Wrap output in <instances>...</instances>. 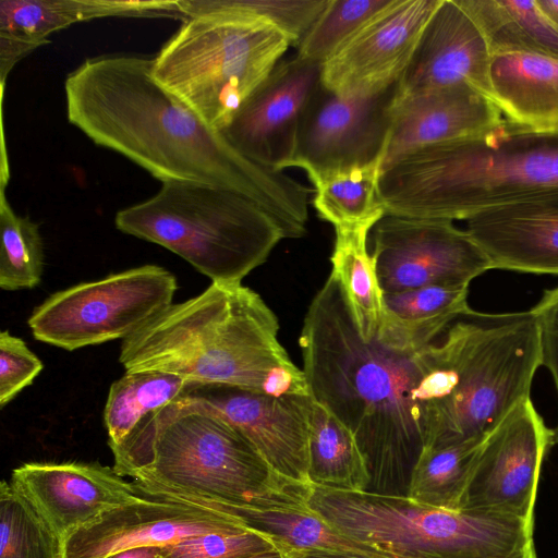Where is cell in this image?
<instances>
[{
  "mask_svg": "<svg viewBox=\"0 0 558 558\" xmlns=\"http://www.w3.org/2000/svg\"><path fill=\"white\" fill-rule=\"evenodd\" d=\"M11 486L64 541L107 511L141 496L134 482L98 462H29L13 470Z\"/></svg>",
  "mask_w": 558,
  "mask_h": 558,
  "instance_id": "17",
  "label": "cell"
},
{
  "mask_svg": "<svg viewBox=\"0 0 558 558\" xmlns=\"http://www.w3.org/2000/svg\"><path fill=\"white\" fill-rule=\"evenodd\" d=\"M484 35L492 56L541 52L558 57V32L536 0H457Z\"/></svg>",
  "mask_w": 558,
  "mask_h": 558,
  "instance_id": "27",
  "label": "cell"
},
{
  "mask_svg": "<svg viewBox=\"0 0 558 558\" xmlns=\"http://www.w3.org/2000/svg\"><path fill=\"white\" fill-rule=\"evenodd\" d=\"M292 45L269 22L243 14L190 17L151 63L155 81L209 126L223 130Z\"/></svg>",
  "mask_w": 558,
  "mask_h": 558,
  "instance_id": "9",
  "label": "cell"
},
{
  "mask_svg": "<svg viewBox=\"0 0 558 558\" xmlns=\"http://www.w3.org/2000/svg\"><path fill=\"white\" fill-rule=\"evenodd\" d=\"M0 558H62V543L16 493L0 485Z\"/></svg>",
  "mask_w": 558,
  "mask_h": 558,
  "instance_id": "34",
  "label": "cell"
},
{
  "mask_svg": "<svg viewBox=\"0 0 558 558\" xmlns=\"http://www.w3.org/2000/svg\"><path fill=\"white\" fill-rule=\"evenodd\" d=\"M320 87V63L296 54L281 60L220 132L250 160L284 171L294 155L302 118Z\"/></svg>",
  "mask_w": 558,
  "mask_h": 558,
  "instance_id": "15",
  "label": "cell"
},
{
  "mask_svg": "<svg viewBox=\"0 0 558 558\" xmlns=\"http://www.w3.org/2000/svg\"><path fill=\"white\" fill-rule=\"evenodd\" d=\"M537 5L558 32V0H536Z\"/></svg>",
  "mask_w": 558,
  "mask_h": 558,
  "instance_id": "41",
  "label": "cell"
},
{
  "mask_svg": "<svg viewBox=\"0 0 558 558\" xmlns=\"http://www.w3.org/2000/svg\"><path fill=\"white\" fill-rule=\"evenodd\" d=\"M44 242L38 225L15 214L5 197L0 196V287L5 291L33 289L43 277Z\"/></svg>",
  "mask_w": 558,
  "mask_h": 558,
  "instance_id": "32",
  "label": "cell"
},
{
  "mask_svg": "<svg viewBox=\"0 0 558 558\" xmlns=\"http://www.w3.org/2000/svg\"><path fill=\"white\" fill-rule=\"evenodd\" d=\"M378 198L386 215L449 221L558 198V129L504 118L483 133L416 148L381 168Z\"/></svg>",
  "mask_w": 558,
  "mask_h": 558,
  "instance_id": "5",
  "label": "cell"
},
{
  "mask_svg": "<svg viewBox=\"0 0 558 558\" xmlns=\"http://www.w3.org/2000/svg\"><path fill=\"white\" fill-rule=\"evenodd\" d=\"M532 311L538 323L542 365L549 371L558 396V286L545 291ZM553 444L558 445V423Z\"/></svg>",
  "mask_w": 558,
  "mask_h": 558,
  "instance_id": "38",
  "label": "cell"
},
{
  "mask_svg": "<svg viewBox=\"0 0 558 558\" xmlns=\"http://www.w3.org/2000/svg\"><path fill=\"white\" fill-rule=\"evenodd\" d=\"M123 233L179 255L211 282L239 283L287 239L262 206L236 192L194 181H168L148 199L119 210Z\"/></svg>",
  "mask_w": 558,
  "mask_h": 558,
  "instance_id": "7",
  "label": "cell"
},
{
  "mask_svg": "<svg viewBox=\"0 0 558 558\" xmlns=\"http://www.w3.org/2000/svg\"><path fill=\"white\" fill-rule=\"evenodd\" d=\"M502 119L488 97L466 84L407 97L397 90L383 167L416 148L483 133Z\"/></svg>",
  "mask_w": 558,
  "mask_h": 558,
  "instance_id": "20",
  "label": "cell"
},
{
  "mask_svg": "<svg viewBox=\"0 0 558 558\" xmlns=\"http://www.w3.org/2000/svg\"><path fill=\"white\" fill-rule=\"evenodd\" d=\"M142 495L235 507H304L310 485L277 474L247 437L205 401L183 396L147 415L111 450Z\"/></svg>",
  "mask_w": 558,
  "mask_h": 558,
  "instance_id": "4",
  "label": "cell"
},
{
  "mask_svg": "<svg viewBox=\"0 0 558 558\" xmlns=\"http://www.w3.org/2000/svg\"><path fill=\"white\" fill-rule=\"evenodd\" d=\"M187 396L216 409L283 478L310 485L311 396L272 397L228 385L191 384Z\"/></svg>",
  "mask_w": 558,
  "mask_h": 558,
  "instance_id": "18",
  "label": "cell"
},
{
  "mask_svg": "<svg viewBox=\"0 0 558 558\" xmlns=\"http://www.w3.org/2000/svg\"><path fill=\"white\" fill-rule=\"evenodd\" d=\"M328 0H179L186 19L218 13L250 15L275 25L296 46Z\"/></svg>",
  "mask_w": 558,
  "mask_h": 558,
  "instance_id": "33",
  "label": "cell"
},
{
  "mask_svg": "<svg viewBox=\"0 0 558 558\" xmlns=\"http://www.w3.org/2000/svg\"><path fill=\"white\" fill-rule=\"evenodd\" d=\"M191 384L163 372H125L112 383L104 410L111 450L122 446L150 413L186 395Z\"/></svg>",
  "mask_w": 558,
  "mask_h": 558,
  "instance_id": "29",
  "label": "cell"
},
{
  "mask_svg": "<svg viewBox=\"0 0 558 558\" xmlns=\"http://www.w3.org/2000/svg\"><path fill=\"white\" fill-rule=\"evenodd\" d=\"M440 0H393L322 64V86L339 96H372L396 85Z\"/></svg>",
  "mask_w": 558,
  "mask_h": 558,
  "instance_id": "14",
  "label": "cell"
},
{
  "mask_svg": "<svg viewBox=\"0 0 558 558\" xmlns=\"http://www.w3.org/2000/svg\"><path fill=\"white\" fill-rule=\"evenodd\" d=\"M378 221L335 227L330 275L339 282L355 325L365 340L376 337L383 318L384 293L375 263L367 251V236Z\"/></svg>",
  "mask_w": 558,
  "mask_h": 558,
  "instance_id": "26",
  "label": "cell"
},
{
  "mask_svg": "<svg viewBox=\"0 0 558 558\" xmlns=\"http://www.w3.org/2000/svg\"><path fill=\"white\" fill-rule=\"evenodd\" d=\"M278 331L277 316L254 290L211 282L122 340L119 362L125 372L170 373L190 384L311 396L304 371L291 361Z\"/></svg>",
  "mask_w": 558,
  "mask_h": 558,
  "instance_id": "3",
  "label": "cell"
},
{
  "mask_svg": "<svg viewBox=\"0 0 558 558\" xmlns=\"http://www.w3.org/2000/svg\"><path fill=\"white\" fill-rule=\"evenodd\" d=\"M554 446L531 398L520 403L483 441L461 510L534 521L544 458Z\"/></svg>",
  "mask_w": 558,
  "mask_h": 558,
  "instance_id": "12",
  "label": "cell"
},
{
  "mask_svg": "<svg viewBox=\"0 0 558 558\" xmlns=\"http://www.w3.org/2000/svg\"><path fill=\"white\" fill-rule=\"evenodd\" d=\"M384 294L435 284H469L490 270L484 252L453 221L385 215L372 229Z\"/></svg>",
  "mask_w": 558,
  "mask_h": 558,
  "instance_id": "11",
  "label": "cell"
},
{
  "mask_svg": "<svg viewBox=\"0 0 558 558\" xmlns=\"http://www.w3.org/2000/svg\"><path fill=\"white\" fill-rule=\"evenodd\" d=\"M169 546H146L125 549L107 556L106 558H165Z\"/></svg>",
  "mask_w": 558,
  "mask_h": 558,
  "instance_id": "39",
  "label": "cell"
},
{
  "mask_svg": "<svg viewBox=\"0 0 558 558\" xmlns=\"http://www.w3.org/2000/svg\"><path fill=\"white\" fill-rule=\"evenodd\" d=\"M245 527L239 520L190 501L142 495L80 529L62 545V558H106L118 551L168 546L187 537Z\"/></svg>",
  "mask_w": 558,
  "mask_h": 558,
  "instance_id": "16",
  "label": "cell"
},
{
  "mask_svg": "<svg viewBox=\"0 0 558 558\" xmlns=\"http://www.w3.org/2000/svg\"><path fill=\"white\" fill-rule=\"evenodd\" d=\"M44 364L26 343L8 330L0 333V407H5L43 371Z\"/></svg>",
  "mask_w": 558,
  "mask_h": 558,
  "instance_id": "37",
  "label": "cell"
},
{
  "mask_svg": "<svg viewBox=\"0 0 558 558\" xmlns=\"http://www.w3.org/2000/svg\"><path fill=\"white\" fill-rule=\"evenodd\" d=\"M276 547L270 537L245 526L187 537L170 545L165 558H250Z\"/></svg>",
  "mask_w": 558,
  "mask_h": 558,
  "instance_id": "36",
  "label": "cell"
},
{
  "mask_svg": "<svg viewBox=\"0 0 558 558\" xmlns=\"http://www.w3.org/2000/svg\"><path fill=\"white\" fill-rule=\"evenodd\" d=\"M393 0H328L327 5L296 45L301 59L323 64L354 33Z\"/></svg>",
  "mask_w": 558,
  "mask_h": 558,
  "instance_id": "35",
  "label": "cell"
},
{
  "mask_svg": "<svg viewBox=\"0 0 558 558\" xmlns=\"http://www.w3.org/2000/svg\"><path fill=\"white\" fill-rule=\"evenodd\" d=\"M226 513L270 537L284 550H318L354 558H399L374 545L352 538L328 524L307 506L255 508L191 501Z\"/></svg>",
  "mask_w": 558,
  "mask_h": 558,
  "instance_id": "24",
  "label": "cell"
},
{
  "mask_svg": "<svg viewBox=\"0 0 558 558\" xmlns=\"http://www.w3.org/2000/svg\"><path fill=\"white\" fill-rule=\"evenodd\" d=\"M429 354L425 448L484 440L531 398L542 365L537 318L532 308H470L429 344Z\"/></svg>",
  "mask_w": 558,
  "mask_h": 558,
  "instance_id": "6",
  "label": "cell"
},
{
  "mask_svg": "<svg viewBox=\"0 0 558 558\" xmlns=\"http://www.w3.org/2000/svg\"><path fill=\"white\" fill-rule=\"evenodd\" d=\"M177 289L169 270L144 265L51 294L27 324L36 340L66 351L124 340L170 305Z\"/></svg>",
  "mask_w": 558,
  "mask_h": 558,
  "instance_id": "10",
  "label": "cell"
},
{
  "mask_svg": "<svg viewBox=\"0 0 558 558\" xmlns=\"http://www.w3.org/2000/svg\"><path fill=\"white\" fill-rule=\"evenodd\" d=\"M306 506L339 532L399 558H537L534 521L517 517L314 484Z\"/></svg>",
  "mask_w": 558,
  "mask_h": 558,
  "instance_id": "8",
  "label": "cell"
},
{
  "mask_svg": "<svg viewBox=\"0 0 558 558\" xmlns=\"http://www.w3.org/2000/svg\"><path fill=\"white\" fill-rule=\"evenodd\" d=\"M299 344L311 397L359 444L371 476L367 490L407 496L427 441L428 344L400 351L377 337L365 340L331 275L308 306Z\"/></svg>",
  "mask_w": 558,
  "mask_h": 558,
  "instance_id": "2",
  "label": "cell"
},
{
  "mask_svg": "<svg viewBox=\"0 0 558 558\" xmlns=\"http://www.w3.org/2000/svg\"><path fill=\"white\" fill-rule=\"evenodd\" d=\"M287 558H354L350 556L338 555L333 553L327 551H318V550H295L289 549L284 550Z\"/></svg>",
  "mask_w": 558,
  "mask_h": 558,
  "instance_id": "40",
  "label": "cell"
},
{
  "mask_svg": "<svg viewBox=\"0 0 558 558\" xmlns=\"http://www.w3.org/2000/svg\"><path fill=\"white\" fill-rule=\"evenodd\" d=\"M250 558H287V557H286V553L282 549H280L279 547H276L271 550L255 555Z\"/></svg>",
  "mask_w": 558,
  "mask_h": 558,
  "instance_id": "42",
  "label": "cell"
},
{
  "mask_svg": "<svg viewBox=\"0 0 558 558\" xmlns=\"http://www.w3.org/2000/svg\"><path fill=\"white\" fill-rule=\"evenodd\" d=\"M150 1L119 0H1L0 37L35 49L52 33L72 24L107 16L150 17Z\"/></svg>",
  "mask_w": 558,
  "mask_h": 558,
  "instance_id": "25",
  "label": "cell"
},
{
  "mask_svg": "<svg viewBox=\"0 0 558 558\" xmlns=\"http://www.w3.org/2000/svg\"><path fill=\"white\" fill-rule=\"evenodd\" d=\"M151 63L122 54L86 59L64 82L69 122L162 183L194 181L236 192L275 217L287 239L303 236L313 190L239 153L155 81Z\"/></svg>",
  "mask_w": 558,
  "mask_h": 558,
  "instance_id": "1",
  "label": "cell"
},
{
  "mask_svg": "<svg viewBox=\"0 0 558 558\" xmlns=\"http://www.w3.org/2000/svg\"><path fill=\"white\" fill-rule=\"evenodd\" d=\"M490 59L487 41L470 15L457 0H440L398 82V95L466 84L492 100Z\"/></svg>",
  "mask_w": 558,
  "mask_h": 558,
  "instance_id": "19",
  "label": "cell"
},
{
  "mask_svg": "<svg viewBox=\"0 0 558 558\" xmlns=\"http://www.w3.org/2000/svg\"><path fill=\"white\" fill-rule=\"evenodd\" d=\"M310 483L338 490H367L366 460L351 433L328 409L313 399L308 424Z\"/></svg>",
  "mask_w": 558,
  "mask_h": 558,
  "instance_id": "28",
  "label": "cell"
},
{
  "mask_svg": "<svg viewBox=\"0 0 558 558\" xmlns=\"http://www.w3.org/2000/svg\"><path fill=\"white\" fill-rule=\"evenodd\" d=\"M483 441L425 448L412 471L407 497L435 508L461 510Z\"/></svg>",
  "mask_w": 558,
  "mask_h": 558,
  "instance_id": "31",
  "label": "cell"
},
{
  "mask_svg": "<svg viewBox=\"0 0 558 558\" xmlns=\"http://www.w3.org/2000/svg\"><path fill=\"white\" fill-rule=\"evenodd\" d=\"M381 167L383 160H376L307 177L317 216L333 227L379 221L386 215L378 198Z\"/></svg>",
  "mask_w": 558,
  "mask_h": 558,
  "instance_id": "30",
  "label": "cell"
},
{
  "mask_svg": "<svg viewBox=\"0 0 558 558\" xmlns=\"http://www.w3.org/2000/svg\"><path fill=\"white\" fill-rule=\"evenodd\" d=\"M469 284H435L384 294L376 337L390 348L416 351L466 313Z\"/></svg>",
  "mask_w": 558,
  "mask_h": 558,
  "instance_id": "23",
  "label": "cell"
},
{
  "mask_svg": "<svg viewBox=\"0 0 558 558\" xmlns=\"http://www.w3.org/2000/svg\"><path fill=\"white\" fill-rule=\"evenodd\" d=\"M465 222L490 269L558 275V198L486 209Z\"/></svg>",
  "mask_w": 558,
  "mask_h": 558,
  "instance_id": "21",
  "label": "cell"
},
{
  "mask_svg": "<svg viewBox=\"0 0 558 558\" xmlns=\"http://www.w3.org/2000/svg\"><path fill=\"white\" fill-rule=\"evenodd\" d=\"M398 83L372 96H339L323 86L308 105L289 168L307 177L385 158Z\"/></svg>",
  "mask_w": 558,
  "mask_h": 558,
  "instance_id": "13",
  "label": "cell"
},
{
  "mask_svg": "<svg viewBox=\"0 0 558 558\" xmlns=\"http://www.w3.org/2000/svg\"><path fill=\"white\" fill-rule=\"evenodd\" d=\"M492 100L505 119L533 129H558V57L541 52L492 56Z\"/></svg>",
  "mask_w": 558,
  "mask_h": 558,
  "instance_id": "22",
  "label": "cell"
}]
</instances>
